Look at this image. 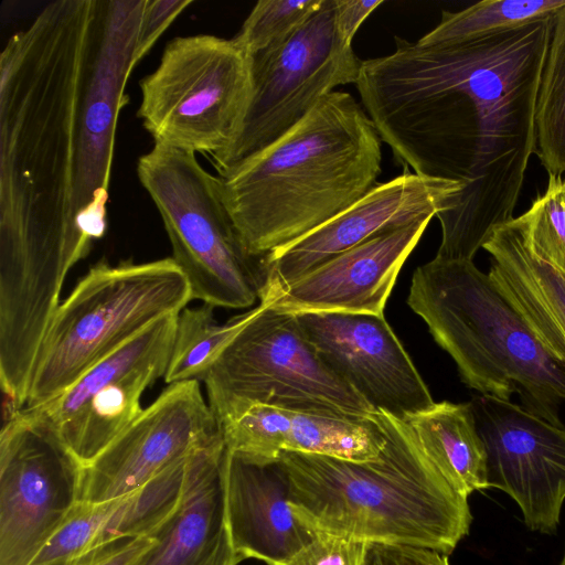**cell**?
I'll list each match as a JSON object with an SVG mask.
<instances>
[{"label":"cell","instance_id":"e0dca14e","mask_svg":"<svg viewBox=\"0 0 565 565\" xmlns=\"http://www.w3.org/2000/svg\"><path fill=\"white\" fill-rule=\"evenodd\" d=\"M296 316L321 360L375 412L404 419L434 405L428 386L384 316Z\"/></svg>","mask_w":565,"mask_h":565},{"label":"cell","instance_id":"44dd1931","mask_svg":"<svg viewBox=\"0 0 565 565\" xmlns=\"http://www.w3.org/2000/svg\"><path fill=\"white\" fill-rule=\"evenodd\" d=\"M224 440L194 454L182 497L153 535L139 565H237L230 532L223 461Z\"/></svg>","mask_w":565,"mask_h":565},{"label":"cell","instance_id":"8992f818","mask_svg":"<svg viewBox=\"0 0 565 565\" xmlns=\"http://www.w3.org/2000/svg\"><path fill=\"white\" fill-rule=\"evenodd\" d=\"M193 300L172 257L94 264L60 303L43 339L23 408L42 406L158 320Z\"/></svg>","mask_w":565,"mask_h":565},{"label":"cell","instance_id":"9c48e42d","mask_svg":"<svg viewBox=\"0 0 565 565\" xmlns=\"http://www.w3.org/2000/svg\"><path fill=\"white\" fill-rule=\"evenodd\" d=\"M138 117L153 145L214 158L237 137L252 93L247 54L209 34L178 36L140 82Z\"/></svg>","mask_w":565,"mask_h":565},{"label":"cell","instance_id":"6da1fadb","mask_svg":"<svg viewBox=\"0 0 565 565\" xmlns=\"http://www.w3.org/2000/svg\"><path fill=\"white\" fill-rule=\"evenodd\" d=\"M553 15L481 38L362 61L355 83L382 141L414 173L459 182L437 215L436 257L473 260L513 218L535 151V106Z\"/></svg>","mask_w":565,"mask_h":565},{"label":"cell","instance_id":"3957f363","mask_svg":"<svg viewBox=\"0 0 565 565\" xmlns=\"http://www.w3.org/2000/svg\"><path fill=\"white\" fill-rule=\"evenodd\" d=\"M381 146L363 106L333 90L274 143L218 174L247 252L265 257L360 200L377 184Z\"/></svg>","mask_w":565,"mask_h":565},{"label":"cell","instance_id":"cb8c5ba5","mask_svg":"<svg viewBox=\"0 0 565 565\" xmlns=\"http://www.w3.org/2000/svg\"><path fill=\"white\" fill-rule=\"evenodd\" d=\"M404 420L413 428L426 455L461 494L488 489L487 452L470 402L434 403Z\"/></svg>","mask_w":565,"mask_h":565},{"label":"cell","instance_id":"d590c367","mask_svg":"<svg viewBox=\"0 0 565 565\" xmlns=\"http://www.w3.org/2000/svg\"><path fill=\"white\" fill-rule=\"evenodd\" d=\"M565 180V179H564Z\"/></svg>","mask_w":565,"mask_h":565},{"label":"cell","instance_id":"d6986e66","mask_svg":"<svg viewBox=\"0 0 565 565\" xmlns=\"http://www.w3.org/2000/svg\"><path fill=\"white\" fill-rule=\"evenodd\" d=\"M223 470L230 532L243 559L284 565L315 539L290 508V480L279 458L225 449Z\"/></svg>","mask_w":565,"mask_h":565},{"label":"cell","instance_id":"d4e9b609","mask_svg":"<svg viewBox=\"0 0 565 565\" xmlns=\"http://www.w3.org/2000/svg\"><path fill=\"white\" fill-rule=\"evenodd\" d=\"M262 308L259 302L225 323H218L214 317V307L205 303L193 308L185 307L177 318L164 382L170 385L192 380L202 381L224 348Z\"/></svg>","mask_w":565,"mask_h":565},{"label":"cell","instance_id":"5bb4252c","mask_svg":"<svg viewBox=\"0 0 565 565\" xmlns=\"http://www.w3.org/2000/svg\"><path fill=\"white\" fill-rule=\"evenodd\" d=\"M223 439L200 381L168 385L159 397L82 469L79 501L131 493L190 454Z\"/></svg>","mask_w":565,"mask_h":565},{"label":"cell","instance_id":"30bf717a","mask_svg":"<svg viewBox=\"0 0 565 565\" xmlns=\"http://www.w3.org/2000/svg\"><path fill=\"white\" fill-rule=\"evenodd\" d=\"M248 58V108L233 143L212 158L218 174L274 143L337 86L355 84L362 64L337 31L333 0L284 43Z\"/></svg>","mask_w":565,"mask_h":565},{"label":"cell","instance_id":"4dcf8cb0","mask_svg":"<svg viewBox=\"0 0 565 565\" xmlns=\"http://www.w3.org/2000/svg\"><path fill=\"white\" fill-rule=\"evenodd\" d=\"M191 3L192 0H146L136 38L135 64L148 53L170 23Z\"/></svg>","mask_w":565,"mask_h":565},{"label":"cell","instance_id":"7c38bea8","mask_svg":"<svg viewBox=\"0 0 565 565\" xmlns=\"http://www.w3.org/2000/svg\"><path fill=\"white\" fill-rule=\"evenodd\" d=\"M178 315L158 320L61 395L34 407L56 428L83 467L142 413L143 392L167 371Z\"/></svg>","mask_w":565,"mask_h":565},{"label":"cell","instance_id":"4316f807","mask_svg":"<svg viewBox=\"0 0 565 565\" xmlns=\"http://www.w3.org/2000/svg\"><path fill=\"white\" fill-rule=\"evenodd\" d=\"M565 0H486L458 12L443 11L440 22L419 45L468 41L555 14Z\"/></svg>","mask_w":565,"mask_h":565},{"label":"cell","instance_id":"ffe728a7","mask_svg":"<svg viewBox=\"0 0 565 565\" xmlns=\"http://www.w3.org/2000/svg\"><path fill=\"white\" fill-rule=\"evenodd\" d=\"M218 424L226 450L265 459L296 451L367 461L385 444L375 413L358 417L256 404Z\"/></svg>","mask_w":565,"mask_h":565},{"label":"cell","instance_id":"277c9868","mask_svg":"<svg viewBox=\"0 0 565 565\" xmlns=\"http://www.w3.org/2000/svg\"><path fill=\"white\" fill-rule=\"evenodd\" d=\"M375 416L385 444L373 460L279 454L292 512L315 533L449 555L469 533L468 497L440 473L404 419L384 412Z\"/></svg>","mask_w":565,"mask_h":565},{"label":"cell","instance_id":"603a6c76","mask_svg":"<svg viewBox=\"0 0 565 565\" xmlns=\"http://www.w3.org/2000/svg\"><path fill=\"white\" fill-rule=\"evenodd\" d=\"M175 502V489L163 477L113 500L79 501L30 565H76L111 542L151 534Z\"/></svg>","mask_w":565,"mask_h":565},{"label":"cell","instance_id":"7402d4cb","mask_svg":"<svg viewBox=\"0 0 565 565\" xmlns=\"http://www.w3.org/2000/svg\"><path fill=\"white\" fill-rule=\"evenodd\" d=\"M482 248L491 256L488 274L565 365V273L534 253L526 212L498 226Z\"/></svg>","mask_w":565,"mask_h":565},{"label":"cell","instance_id":"8fae6325","mask_svg":"<svg viewBox=\"0 0 565 565\" xmlns=\"http://www.w3.org/2000/svg\"><path fill=\"white\" fill-rule=\"evenodd\" d=\"M83 466L35 408L0 433V565H30L79 502Z\"/></svg>","mask_w":565,"mask_h":565},{"label":"cell","instance_id":"f546056e","mask_svg":"<svg viewBox=\"0 0 565 565\" xmlns=\"http://www.w3.org/2000/svg\"><path fill=\"white\" fill-rule=\"evenodd\" d=\"M364 543L316 533L315 539L284 565H360Z\"/></svg>","mask_w":565,"mask_h":565},{"label":"cell","instance_id":"4fadbf2b","mask_svg":"<svg viewBox=\"0 0 565 565\" xmlns=\"http://www.w3.org/2000/svg\"><path fill=\"white\" fill-rule=\"evenodd\" d=\"M146 0H96L83 105L78 221L93 242L107 227V201L125 87L135 67V46Z\"/></svg>","mask_w":565,"mask_h":565},{"label":"cell","instance_id":"2e32d148","mask_svg":"<svg viewBox=\"0 0 565 565\" xmlns=\"http://www.w3.org/2000/svg\"><path fill=\"white\" fill-rule=\"evenodd\" d=\"M462 191L459 182L405 172L377 183L327 223L264 257L259 301L330 258L391 230L449 211Z\"/></svg>","mask_w":565,"mask_h":565},{"label":"cell","instance_id":"52a82bcc","mask_svg":"<svg viewBox=\"0 0 565 565\" xmlns=\"http://www.w3.org/2000/svg\"><path fill=\"white\" fill-rule=\"evenodd\" d=\"M137 173L162 218L192 298L214 308L252 307L265 281L264 257L245 248L220 178L195 153L160 145L138 159Z\"/></svg>","mask_w":565,"mask_h":565},{"label":"cell","instance_id":"e575fe53","mask_svg":"<svg viewBox=\"0 0 565 565\" xmlns=\"http://www.w3.org/2000/svg\"><path fill=\"white\" fill-rule=\"evenodd\" d=\"M558 565H565V550H564V554H563L562 561L559 562Z\"/></svg>","mask_w":565,"mask_h":565},{"label":"cell","instance_id":"1f68e13d","mask_svg":"<svg viewBox=\"0 0 565 565\" xmlns=\"http://www.w3.org/2000/svg\"><path fill=\"white\" fill-rule=\"evenodd\" d=\"M360 565H450L438 551L402 544L364 543Z\"/></svg>","mask_w":565,"mask_h":565},{"label":"cell","instance_id":"ac0fdd59","mask_svg":"<svg viewBox=\"0 0 565 565\" xmlns=\"http://www.w3.org/2000/svg\"><path fill=\"white\" fill-rule=\"evenodd\" d=\"M429 222L426 218L381 233L330 258L259 302L292 313L384 316L398 273Z\"/></svg>","mask_w":565,"mask_h":565},{"label":"cell","instance_id":"ba28073f","mask_svg":"<svg viewBox=\"0 0 565 565\" xmlns=\"http://www.w3.org/2000/svg\"><path fill=\"white\" fill-rule=\"evenodd\" d=\"M260 303L202 379L218 423L256 404L358 417L375 413L321 360L296 313Z\"/></svg>","mask_w":565,"mask_h":565},{"label":"cell","instance_id":"7a4b0ae2","mask_svg":"<svg viewBox=\"0 0 565 565\" xmlns=\"http://www.w3.org/2000/svg\"><path fill=\"white\" fill-rule=\"evenodd\" d=\"M96 0L47 4L0 56V262L72 269L83 105Z\"/></svg>","mask_w":565,"mask_h":565},{"label":"cell","instance_id":"f1b7e54d","mask_svg":"<svg viewBox=\"0 0 565 565\" xmlns=\"http://www.w3.org/2000/svg\"><path fill=\"white\" fill-rule=\"evenodd\" d=\"M526 214L534 253L565 273V180L550 175Z\"/></svg>","mask_w":565,"mask_h":565},{"label":"cell","instance_id":"9a60e30c","mask_svg":"<svg viewBox=\"0 0 565 565\" xmlns=\"http://www.w3.org/2000/svg\"><path fill=\"white\" fill-rule=\"evenodd\" d=\"M470 404L489 487L514 500L529 530L556 533L565 501V427L490 395L477 394Z\"/></svg>","mask_w":565,"mask_h":565},{"label":"cell","instance_id":"484cf974","mask_svg":"<svg viewBox=\"0 0 565 565\" xmlns=\"http://www.w3.org/2000/svg\"><path fill=\"white\" fill-rule=\"evenodd\" d=\"M535 151L548 175L565 173V6L553 17L535 106Z\"/></svg>","mask_w":565,"mask_h":565},{"label":"cell","instance_id":"83f0119b","mask_svg":"<svg viewBox=\"0 0 565 565\" xmlns=\"http://www.w3.org/2000/svg\"><path fill=\"white\" fill-rule=\"evenodd\" d=\"M323 1L260 0L233 40L247 56L276 47L297 31Z\"/></svg>","mask_w":565,"mask_h":565},{"label":"cell","instance_id":"5b68a950","mask_svg":"<svg viewBox=\"0 0 565 565\" xmlns=\"http://www.w3.org/2000/svg\"><path fill=\"white\" fill-rule=\"evenodd\" d=\"M408 307L478 394L510 401L564 427L565 365L544 347L493 278L473 260L434 257L413 274Z\"/></svg>","mask_w":565,"mask_h":565},{"label":"cell","instance_id":"d6a6232c","mask_svg":"<svg viewBox=\"0 0 565 565\" xmlns=\"http://www.w3.org/2000/svg\"><path fill=\"white\" fill-rule=\"evenodd\" d=\"M154 542L153 533L118 540L86 555L76 565H139Z\"/></svg>","mask_w":565,"mask_h":565},{"label":"cell","instance_id":"836d02e7","mask_svg":"<svg viewBox=\"0 0 565 565\" xmlns=\"http://www.w3.org/2000/svg\"><path fill=\"white\" fill-rule=\"evenodd\" d=\"M334 22L341 39L351 44L360 25L383 0H333Z\"/></svg>","mask_w":565,"mask_h":565}]
</instances>
